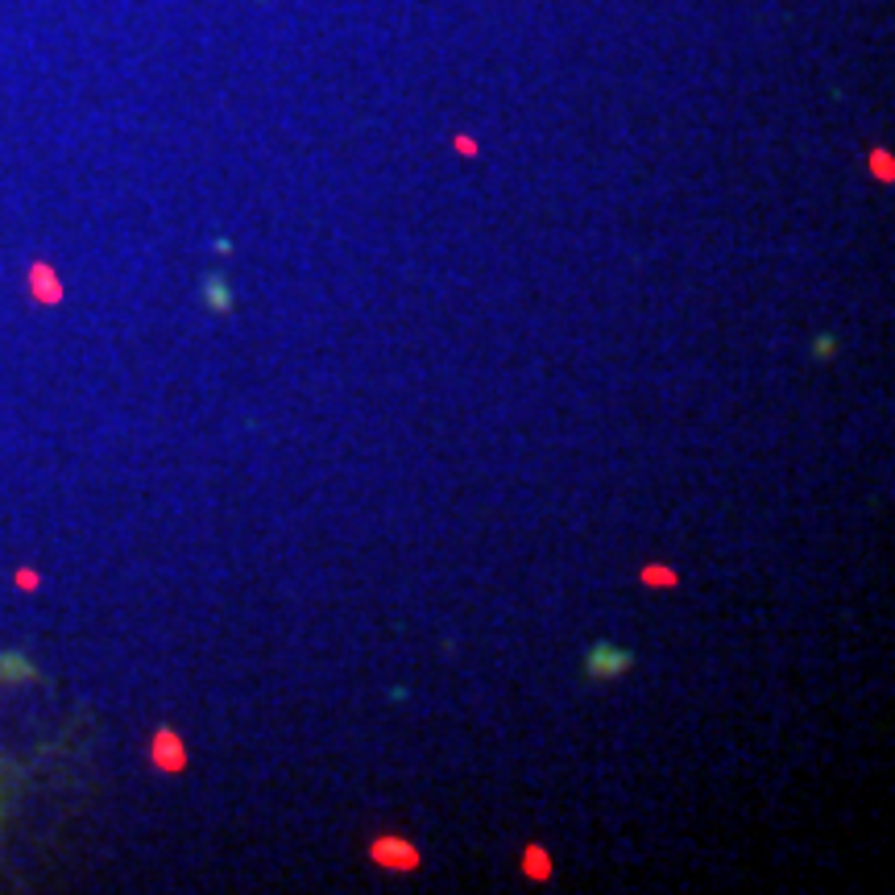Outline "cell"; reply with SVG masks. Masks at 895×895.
Masks as SVG:
<instances>
[{
    "mask_svg": "<svg viewBox=\"0 0 895 895\" xmlns=\"http://www.w3.org/2000/svg\"><path fill=\"white\" fill-rule=\"evenodd\" d=\"M631 663H635V656L626 651V647H614V643H597L593 651H589V676L597 680H617L622 672H631Z\"/></svg>",
    "mask_w": 895,
    "mask_h": 895,
    "instance_id": "obj_1",
    "label": "cell"
},
{
    "mask_svg": "<svg viewBox=\"0 0 895 895\" xmlns=\"http://www.w3.org/2000/svg\"><path fill=\"white\" fill-rule=\"evenodd\" d=\"M0 676H30V663L21 656H4L0 659Z\"/></svg>",
    "mask_w": 895,
    "mask_h": 895,
    "instance_id": "obj_3",
    "label": "cell"
},
{
    "mask_svg": "<svg viewBox=\"0 0 895 895\" xmlns=\"http://www.w3.org/2000/svg\"><path fill=\"white\" fill-rule=\"evenodd\" d=\"M208 307H212L216 316H228V307H233V295H228L224 279H208Z\"/></svg>",
    "mask_w": 895,
    "mask_h": 895,
    "instance_id": "obj_2",
    "label": "cell"
},
{
    "mask_svg": "<svg viewBox=\"0 0 895 895\" xmlns=\"http://www.w3.org/2000/svg\"><path fill=\"white\" fill-rule=\"evenodd\" d=\"M816 357H834V337L816 340Z\"/></svg>",
    "mask_w": 895,
    "mask_h": 895,
    "instance_id": "obj_4",
    "label": "cell"
}]
</instances>
